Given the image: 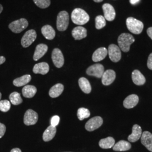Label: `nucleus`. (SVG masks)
I'll return each mask as SVG.
<instances>
[{"label":"nucleus","instance_id":"1","mask_svg":"<svg viewBox=\"0 0 152 152\" xmlns=\"http://www.w3.org/2000/svg\"><path fill=\"white\" fill-rule=\"evenodd\" d=\"M71 19L73 23L78 26H82L89 21L90 16L84 10L76 8L72 12Z\"/></svg>","mask_w":152,"mask_h":152},{"label":"nucleus","instance_id":"2","mask_svg":"<svg viewBox=\"0 0 152 152\" xmlns=\"http://www.w3.org/2000/svg\"><path fill=\"white\" fill-rule=\"evenodd\" d=\"M135 42V38L129 33H122L120 35L118 38V43L120 49L124 52H128L131 44Z\"/></svg>","mask_w":152,"mask_h":152},{"label":"nucleus","instance_id":"3","mask_svg":"<svg viewBox=\"0 0 152 152\" xmlns=\"http://www.w3.org/2000/svg\"><path fill=\"white\" fill-rule=\"evenodd\" d=\"M126 26L131 32L135 34L141 33L144 28L142 22L132 17H129L127 19Z\"/></svg>","mask_w":152,"mask_h":152},{"label":"nucleus","instance_id":"4","mask_svg":"<svg viewBox=\"0 0 152 152\" xmlns=\"http://www.w3.org/2000/svg\"><path fill=\"white\" fill-rule=\"evenodd\" d=\"M69 22V16L65 11H60L58 14L56 20V27L58 31H65L68 28Z\"/></svg>","mask_w":152,"mask_h":152},{"label":"nucleus","instance_id":"5","mask_svg":"<svg viewBox=\"0 0 152 152\" xmlns=\"http://www.w3.org/2000/svg\"><path fill=\"white\" fill-rule=\"evenodd\" d=\"M28 26L27 20L24 18H21L11 22L9 25V28L12 32L19 33L22 32Z\"/></svg>","mask_w":152,"mask_h":152},{"label":"nucleus","instance_id":"6","mask_svg":"<svg viewBox=\"0 0 152 152\" xmlns=\"http://www.w3.org/2000/svg\"><path fill=\"white\" fill-rule=\"evenodd\" d=\"M37 38L36 32L33 29H30L27 31L23 36L21 40V44L22 46L26 48L31 46L33 42Z\"/></svg>","mask_w":152,"mask_h":152},{"label":"nucleus","instance_id":"7","mask_svg":"<svg viewBox=\"0 0 152 152\" xmlns=\"http://www.w3.org/2000/svg\"><path fill=\"white\" fill-rule=\"evenodd\" d=\"M108 54L110 59L114 63L119 61L121 58V49L116 45L111 44L109 46Z\"/></svg>","mask_w":152,"mask_h":152},{"label":"nucleus","instance_id":"8","mask_svg":"<svg viewBox=\"0 0 152 152\" xmlns=\"http://www.w3.org/2000/svg\"><path fill=\"white\" fill-rule=\"evenodd\" d=\"M51 58L56 68H60L64 65V58L60 49L56 48L53 50L51 55Z\"/></svg>","mask_w":152,"mask_h":152},{"label":"nucleus","instance_id":"9","mask_svg":"<svg viewBox=\"0 0 152 152\" xmlns=\"http://www.w3.org/2000/svg\"><path fill=\"white\" fill-rule=\"evenodd\" d=\"M103 120L99 116L94 117L88 120L85 125V129L88 131H93L98 129L103 125Z\"/></svg>","mask_w":152,"mask_h":152},{"label":"nucleus","instance_id":"10","mask_svg":"<svg viewBox=\"0 0 152 152\" xmlns=\"http://www.w3.org/2000/svg\"><path fill=\"white\" fill-rule=\"evenodd\" d=\"M104 72L103 65L101 64H95L87 68L86 73L89 76H94L97 78H102Z\"/></svg>","mask_w":152,"mask_h":152},{"label":"nucleus","instance_id":"11","mask_svg":"<svg viewBox=\"0 0 152 152\" xmlns=\"http://www.w3.org/2000/svg\"><path fill=\"white\" fill-rule=\"evenodd\" d=\"M38 119V114L32 109H28L24 116V124L27 126L35 125Z\"/></svg>","mask_w":152,"mask_h":152},{"label":"nucleus","instance_id":"12","mask_svg":"<svg viewBox=\"0 0 152 152\" xmlns=\"http://www.w3.org/2000/svg\"><path fill=\"white\" fill-rule=\"evenodd\" d=\"M102 8L105 19L108 21H113L115 17V11L113 6L109 4H104Z\"/></svg>","mask_w":152,"mask_h":152},{"label":"nucleus","instance_id":"13","mask_svg":"<svg viewBox=\"0 0 152 152\" xmlns=\"http://www.w3.org/2000/svg\"><path fill=\"white\" fill-rule=\"evenodd\" d=\"M116 75L113 70L108 69L104 71L103 75L102 77V83L105 86H108L112 84L115 79Z\"/></svg>","mask_w":152,"mask_h":152},{"label":"nucleus","instance_id":"14","mask_svg":"<svg viewBox=\"0 0 152 152\" xmlns=\"http://www.w3.org/2000/svg\"><path fill=\"white\" fill-rule=\"evenodd\" d=\"M141 142L148 150L152 152V134L150 132L146 131L142 133Z\"/></svg>","mask_w":152,"mask_h":152},{"label":"nucleus","instance_id":"15","mask_svg":"<svg viewBox=\"0 0 152 152\" xmlns=\"http://www.w3.org/2000/svg\"><path fill=\"white\" fill-rule=\"evenodd\" d=\"M48 50V47L45 44H41L38 45L35 50V52L33 55V59L34 61H37L43 57L46 53Z\"/></svg>","mask_w":152,"mask_h":152},{"label":"nucleus","instance_id":"16","mask_svg":"<svg viewBox=\"0 0 152 152\" xmlns=\"http://www.w3.org/2000/svg\"><path fill=\"white\" fill-rule=\"evenodd\" d=\"M72 34L73 37L76 40H81L87 36V30L85 28L78 26L75 28L72 31Z\"/></svg>","mask_w":152,"mask_h":152},{"label":"nucleus","instance_id":"17","mask_svg":"<svg viewBox=\"0 0 152 152\" xmlns=\"http://www.w3.org/2000/svg\"><path fill=\"white\" fill-rule=\"evenodd\" d=\"M139 103V97L135 94H132L128 96L124 101V106L127 109L135 107Z\"/></svg>","mask_w":152,"mask_h":152},{"label":"nucleus","instance_id":"18","mask_svg":"<svg viewBox=\"0 0 152 152\" xmlns=\"http://www.w3.org/2000/svg\"><path fill=\"white\" fill-rule=\"evenodd\" d=\"M142 135V130L141 127L138 125H134L132 127V134L128 137V140L130 142H136Z\"/></svg>","mask_w":152,"mask_h":152},{"label":"nucleus","instance_id":"19","mask_svg":"<svg viewBox=\"0 0 152 152\" xmlns=\"http://www.w3.org/2000/svg\"><path fill=\"white\" fill-rule=\"evenodd\" d=\"M108 54V50L105 48L97 49L92 55V59L94 62H98L103 60Z\"/></svg>","mask_w":152,"mask_h":152},{"label":"nucleus","instance_id":"20","mask_svg":"<svg viewBox=\"0 0 152 152\" xmlns=\"http://www.w3.org/2000/svg\"><path fill=\"white\" fill-rule=\"evenodd\" d=\"M49 71V65L47 63L42 62L36 64L33 68V72L35 74L46 75Z\"/></svg>","mask_w":152,"mask_h":152},{"label":"nucleus","instance_id":"21","mask_svg":"<svg viewBox=\"0 0 152 152\" xmlns=\"http://www.w3.org/2000/svg\"><path fill=\"white\" fill-rule=\"evenodd\" d=\"M132 80L133 82L138 86L143 85L146 81L145 77L139 70H134L132 72Z\"/></svg>","mask_w":152,"mask_h":152},{"label":"nucleus","instance_id":"22","mask_svg":"<svg viewBox=\"0 0 152 152\" xmlns=\"http://www.w3.org/2000/svg\"><path fill=\"white\" fill-rule=\"evenodd\" d=\"M56 133V127L50 125L49 126L46 130L44 131L42 138L44 141L48 142L51 140L54 137Z\"/></svg>","mask_w":152,"mask_h":152},{"label":"nucleus","instance_id":"23","mask_svg":"<svg viewBox=\"0 0 152 152\" xmlns=\"http://www.w3.org/2000/svg\"><path fill=\"white\" fill-rule=\"evenodd\" d=\"M41 32L44 37L49 40H52L55 37V31L50 25H45L41 28Z\"/></svg>","mask_w":152,"mask_h":152},{"label":"nucleus","instance_id":"24","mask_svg":"<svg viewBox=\"0 0 152 152\" xmlns=\"http://www.w3.org/2000/svg\"><path fill=\"white\" fill-rule=\"evenodd\" d=\"M64 90V86L61 83H57L51 87L49 91V95L52 98L59 96Z\"/></svg>","mask_w":152,"mask_h":152},{"label":"nucleus","instance_id":"25","mask_svg":"<svg viewBox=\"0 0 152 152\" xmlns=\"http://www.w3.org/2000/svg\"><path fill=\"white\" fill-rule=\"evenodd\" d=\"M131 148V145L129 142L125 140H121L114 144L113 147V149L114 151L123 152L130 149Z\"/></svg>","mask_w":152,"mask_h":152},{"label":"nucleus","instance_id":"26","mask_svg":"<svg viewBox=\"0 0 152 152\" xmlns=\"http://www.w3.org/2000/svg\"><path fill=\"white\" fill-rule=\"evenodd\" d=\"M37 92L36 87L32 85H26L23 88L22 94L24 97L32 98L36 95Z\"/></svg>","mask_w":152,"mask_h":152},{"label":"nucleus","instance_id":"27","mask_svg":"<svg viewBox=\"0 0 152 152\" xmlns=\"http://www.w3.org/2000/svg\"><path fill=\"white\" fill-rule=\"evenodd\" d=\"M78 84L82 91L85 94H89L91 91V86L88 80L85 77H81L78 80Z\"/></svg>","mask_w":152,"mask_h":152},{"label":"nucleus","instance_id":"28","mask_svg":"<svg viewBox=\"0 0 152 152\" xmlns=\"http://www.w3.org/2000/svg\"><path fill=\"white\" fill-rule=\"evenodd\" d=\"M115 144V140L112 137H108L105 139H101L99 145L102 149H110L113 148Z\"/></svg>","mask_w":152,"mask_h":152},{"label":"nucleus","instance_id":"29","mask_svg":"<svg viewBox=\"0 0 152 152\" xmlns=\"http://www.w3.org/2000/svg\"><path fill=\"white\" fill-rule=\"evenodd\" d=\"M31 80V76L29 75H26L17 78L13 81V84L16 87H21L25 86Z\"/></svg>","mask_w":152,"mask_h":152},{"label":"nucleus","instance_id":"30","mask_svg":"<svg viewBox=\"0 0 152 152\" xmlns=\"http://www.w3.org/2000/svg\"><path fill=\"white\" fill-rule=\"evenodd\" d=\"M9 99L12 104L17 105L23 102L20 94L17 92H13L10 95Z\"/></svg>","mask_w":152,"mask_h":152},{"label":"nucleus","instance_id":"31","mask_svg":"<svg viewBox=\"0 0 152 152\" xmlns=\"http://www.w3.org/2000/svg\"><path fill=\"white\" fill-rule=\"evenodd\" d=\"M90 115V112L88 109L80 108L77 110V117L80 121L87 118Z\"/></svg>","mask_w":152,"mask_h":152},{"label":"nucleus","instance_id":"32","mask_svg":"<svg viewBox=\"0 0 152 152\" xmlns=\"http://www.w3.org/2000/svg\"><path fill=\"white\" fill-rule=\"evenodd\" d=\"M106 26L105 19L102 15H98L95 18V27L97 29H100Z\"/></svg>","mask_w":152,"mask_h":152},{"label":"nucleus","instance_id":"33","mask_svg":"<svg viewBox=\"0 0 152 152\" xmlns=\"http://www.w3.org/2000/svg\"><path fill=\"white\" fill-rule=\"evenodd\" d=\"M11 108V103L7 100H0V110L3 112H8Z\"/></svg>","mask_w":152,"mask_h":152},{"label":"nucleus","instance_id":"34","mask_svg":"<svg viewBox=\"0 0 152 152\" xmlns=\"http://www.w3.org/2000/svg\"><path fill=\"white\" fill-rule=\"evenodd\" d=\"M35 4L41 9L48 8L50 5V0H33Z\"/></svg>","mask_w":152,"mask_h":152},{"label":"nucleus","instance_id":"35","mask_svg":"<svg viewBox=\"0 0 152 152\" xmlns=\"http://www.w3.org/2000/svg\"><path fill=\"white\" fill-rule=\"evenodd\" d=\"M59 121H60V118L58 115L53 116L51 120V125L56 127L57 125H58Z\"/></svg>","mask_w":152,"mask_h":152},{"label":"nucleus","instance_id":"36","mask_svg":"<svg viewBox=\"0 0 152 152\" xmlns=\"http://www.w3.org/2000/svg\"><path fill=\"white\" fill-rule=\"evenodd\" d=\"M6 130V128L5 125L0 123V139L2 137L5 135Z\"/></svg>","mask_w":152,"mask_h":152},{"label":"nucleus","instance_id":"37","mask_svg":"<svg viewBox=\"0 0 152 152\" xmlns=\"http://www.w3.org/2000/svg\"><path fill=\"white\" fill-rule=\"evenodd\" d=\"M147 66L149 69L152 70V53L149 55L148 57L147 61Z\"/></svg>","mask_w":152,"mask_h":152},{"label":"nucleus","instance_id":"38","mask_svg":"<svg viewBox=\"0 0 152 152\" xmlns=\"http://www.w3.org/2000/svg\"><path fill=\"white\" fill-rule=\"evenodd\" d=\"M147 34L149 36V37L152 39V27L149 28L147 29Z\"/></svg>","mask_w":152,"mask_h":152},{"label":"nucleus","instance_id":"39","mask_svg":"<svg viewBox=\"0 0 152 152\" xmlns=\"http://www.w3.org/2000/svg\"><path fill=\"white\" fill-rule=\"evenodd\" d=\"M6 58L4 56H0V65L5 62Z\"/></svg>","mask_w":152,"mask_h":152},{"label":"nucleus","instance_id":"40","mask_svg":"<svg viewBox=\"0 0 152 152\" xmlns=\"http://www.w3.org/2000/svg\"><path fill=\"white\" fill-rule=\"evenodd\" d=\"M140 0H130V2L132 5H136V4L139 3Z\"/></svg>","mask_w":152,"mask_h":152},{"label":"nucleus","instance_id":"41","mask_svg":"<svg viewBox=\"0 0 152 152\" xmlns=\"http://www.w3.org/2000/svg\"><path fill=\"white\" fill-rule=\"evenodd\" d=\"M10 152H22V151L19 148H16L12 149Z\"/></svg>","mask_w":152,"mask_h":152},{"label":"nucleus","instance_id":"42","mask_svg":"<svg viewBox=\"0 0 152 152\" xmlns=\"http://www.w3.org/2000/svg\"><path fill=\"white\" fill-rule=\"evenodd\" d=\"M3 11V6L1 4H0V14Z\"/></svg>","mask_w":152,"mask_h":152},{"label":"nucleus","instance_id":"43","mask_svg":"<svg viewBox=\"0 0 152 152\" xmlns=\"http://www.w3.org/2000/svg\"><path fill=\"white\" fill-rule=\"evenodd\" d=\"M103 0H94V2H102Z\"/></svg>","mask_w":152,"mask_h":152},{"label":"nucleus","instance_id":"44","mask_svg":"<svg viewBox=\"0 0 152 152\" xmlns=\"http://www.w3.org/2000/svg\"><path fill=\"white\" fill-rule=\"evenodd\" d=\"M1 96H2V94H1V93L0 92V100H1Z\"/></svg>","mask_w":152,"mask_h":152}]
</instances>
